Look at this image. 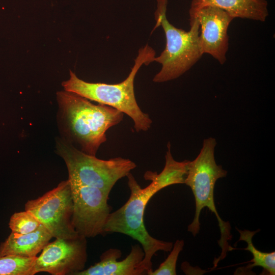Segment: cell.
Returning a JSON list of instances; mask_svg holds the SVG:
<instances>
[{
    "instance_id": "obj_1",
    "label": "cell",
    "mask_w": 275,
    "mask_h": 275,
    "mask_svg": "<svg viewBox=\"0 0 275 275\" xmlns=\"http://www.w3.org/2000/svg\"><path fill=\"white\" fill-rule=\"evenodd\" d=\"M57 122L62 139L89 155L96 156L106 141V132L120 123L124 114L111 106L94 104L75 93L59 91Z\"/></svg>"
},
{
    "instance_id": "obj_2",
    "label": "cell",
    "mask_w": 275,
    "mask_h": 275,
    "mask_svg": "<svg viewBox=\"0 0 275 275\" xmlns=\"http://www.w3.org/2000/svg\"><path fill=\"white\" fill-rule=\"evenodd\" d=\"M126 177L130 191L129 198L122 206L109 214L104 228V235L119 233L139 241L145 254L141 267L149 275L153 271V256L159 251L170 252L173 243L157 239L148 233L144 223L145 210L151 198L161 189L173 185V182L163 170L159 174L146 172L144 178L151 182L144 188L141 187L131 173Z\"/></svg>"
},
{
    "instance_id": "obj_3",
    "label": "cell",
    "mask_w": 275,
    "mask_h": 275,
    "mask_svg": "<svg viewBox=\"0 0 275 275\" xmlns=\"http://www.w3.org/2000/svg\"><path fill=\"white\" fill-rule=\"evenodd\" d=\"M155 50L148 44L141 48L134 64L127 77L115 84L93 83L79 79L70 71V78L62 82L65 91L75 93L89 100L115 108L130 117L136 131H146L151 127L152 120L139 106L135 97L134 81L143 65L154 61Z\"/></svg>"
},
{
    "instance_id": "obj_4",
    "label": "cell",
    "mask_w": 275,
    "mask_h": 275,
    "mask_svg": "<svg viewBox=\"0 0 275 275\" xmlns=\"http://www.w3.org/2000/svg\"><path fill=\"white\" fill-rule=\"evenodd\" d=\"M214 138L204 140L200 153L193 161H189L184 184L191 189L195 200L196 210L193 222L187 231L195 237L200 230V216L202 210L207 207L216 216L220 229L221 237L218 241L222 250L220 256L214 260L217 264L224 259L229 251V241L231 239V226L229 222L224 221L219 215L214 200V189L216 181L226 176L227 172L217 165L214 158Z\"/></svg>"
},
{
    "instance_id": "obj_5",
    "label": "cell",
    "mask_w": 275,
    "mask_h": 275,
    "mask_svg": "<svg viewBox=\"0 0 275 275\" xmlns=\"http://www.w3.org/2000/svg\"><path fill=\"white\" fill-rule=\"evenodd\" d=\"M168 0H157L155 12L156 25L161 26L164 32V49L154 61L161 65L160 70L153 81L163 82L176 79L193 67L201 58L199 44L200 25L195 17L189 18L190 30L186 32L173 25L166 16Z\"/></svg>"
},
{
    "instance_id": "obj_6",
    "label": "cell",
    "mask_w": 275,
    "mask_h": 275,
    "mask_svg": "<svg viewBox=\"0 0 275 275\" xmlns=\"http://www.w3.org/2000/svg\"><path fill=\"white\" fill-rule=\"evenodd\" d=\"M56 147L57 154L66 164L68 180L109 194L116 182L136 167L131 160L120 157L98 159L84 153L61 138L56 139Z\"/></svg>"
},
{
    "instance_id": "obj_7",
    "label": "cell",
    "mask_w": 275,
    "mask_h": 275,
    "mask_svg": "<svg viewBox=\"0 0 275 275\" xmlns=\"http://www.w3.org/2000/svg\"><path fill=\"white\" fill-rule=\"evenodd\" d=\"M25 210L31 212L52 237L69 239L79 236L71 223L73 199L68 179L42 196L29 200Z\"/></svg>"
},
{
    "instance_id": "obj_8",
    "label": "cell",
    "mask_w": 275,
    "mask_h": 275,
    "mask_svg": "<svg viewBox=\"0 0 275 275\" xmlns=\"http://www.w3.org/2000/svg\"><path fill=\"white\" fill-rule=\"evenodd\" d=\"M69 181L73 199L71 223L74 230L86 238L104 235V226L112 209L107 202L109 193Z\"/></svg>"
},
{
    "instance_id": "obj_9",
    "label": "cell",
    "mask_w": 275,
    "mask_h": 275,
    "mask_svg": "<svg viewBox=\"0 0 275 275\" xmlns=\"http://www.w3.org/2000/svg\"><path fill=\"white\" fill-rule=\"evenodd\" d=\"M87 258L86 238L79 235L73 238H56L48 242L37 257L35 272L75 275L85 269Z\"/></svg>"
},
{
    "instance_id": "obj_10",
    "label": "cell",
    "mask_w": 275,
    "mask_h": 275,
    "mask_svg": "<svg viewBox=\"0 0 275 275\" xmlns=\"http://www.w3.org/2000/svg\"><path fill=\"white\" fill-rule=\"evenodd\" d=\"M189 14L199 23V44L202 54H209L221 64H224L229 48L228 29L234 18L224 10L211 6Z\"/></svg>"
},
{
    "instance_id": "obj_11",
    "label": "cell",
    "mask_w": 275,
    "mask_h": 275,
    "mask_svg": "<svg viewBox=\"0 0 275 275\" xmlns=\"http://www.w3.org/2000/svg\"><path fill=\"white\" fill-rule=\"evenodd\" d=\"M142 247L138 244L132 245L129 254L122 260L120 249L111 248L100 256V260L87 269L77 272L75 275H142L146 274L141 267L144 257Z\"/></svg>"
},
{
    "instance_id": "obj_12",
    "label": "cell",
    "mask_w": 275,
    "mask_h": 275,
    "mask_svg": "<svg viewBox=\"0 0 275 275\" xmlns=\"http://www.w3.org/2000/svg\"><path fill=\"white\" fill-rule=\"evenodd\" d=\"M215 6L233 18H241L264 22L268 16L266 0H192L189 13L206 6Z\"/></svg>"
},
{
    "instance_id": "obj_13",
    "label": "cell",
    "mask_w": 275,
    "mask_h": 275,
    "mask_svg": "<svg viewBox=\"0 0 275 275\" xmlns=\"http://www.w3.org/2000/svg\"><path fill=\"white\" fill-rule=\"evenodd\" d=\"M52 238L42 224L36 230L29 233L22 234L12 232L0 244V257L9 255L36 257Z\"/></svg>"
},
{
    "instance_id": "obj_14",
    "label": "cell",
    "mask_w": 275,
    "mask_h": 275,
    "mask_svg": "<svg viewBox=\"0 0 275 275\" xmlns=\"http://www.w3.org/2000/svg\"><path fill=\"white\" fill-rule=\"evenodd\" d=\"M238 231L240 237L239 240H243L246 242L247 247L243 249L244 250L250 252L253 255V262L245 267V270H250L256 266L263 268L266 272L269 275L275 274V252H263L255 248L252 239L254 235L260 231H251L247 230H240L236 228Z\"/></svg>"
},
{
    "instance_id": "obj_15",
    "label": "cell",
    "mask_w": 275,
    "mask_h": 275,
    "mask_svg": "<svg viewBox=\"0 0 275 275\" xmlns=\"http://www.w3.org/2000/svg\"><path fill=\"white\" fill-rule=\"evenodd\" d=\"M37 256L9 255L0 257V275H34Z\"/></svg>"
},
{
    "instance_id": "obj_16",
    "label": "cell",
    "mask_w": 275,
    "mask_h": 275,
    "mask_svg": "<svg viewBox=\"0 0 275 275\" xmlns=\"http://www.w3.org/2000/svg\"><path fill=\"white\" fill-rule=\"evenodd\" d=\"M41 225L39 220L27 210L14 213L9 223L12 232L22 234L36 230Z\"/></svg>"
},
{
    "instance_id": "obj_17",
    "label": "cell",
    "mask_w": 275,
    "mask_h": 275,
    "mask_svg": "<svg viewBox=\"0 0 275 275\" xmlns=\"http://www.w3.org/2000/svg\"><path fill=\"white\" fill-rule=\"evenodd\" d=\"M184 245L183 240H177L167 259L149 275H176V264L180 253Z\"/></svg>"
}]
</instances>
